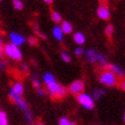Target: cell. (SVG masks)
<instances>
[{
	"label": "cell",
	"instance_id": "obj_34",
	"mask_svg": "<svg viewBox=\"0 0 125 125\" xmlns=\"http://www.w3.org/2000/svg\"><path fill=\"white\" fill-rule=\"evenodd\" d=\"M36 125H46V124H45V123H44V122H42V121H38V122H37V124H36Z\"/></svg>",
	"mask_w": 125,
	"mask_h": 125
},
{
	"label": "cell",
	"instance_id": "obj_28",
	"mask_svg": "<svg viewBox=\"0 0 125 125\" xmlns=\"http://www.w3.org/2000/svg\"><path fill=\"white\" fill-rule=\"evenodd\" d=\"M37 93H38V95H40V96H45V94H46V92L42 90V88H37Z\"/></svg>",
	"mask_w": 125,
	"mask_h": 125
},
{
	"label": "cell",
	"instance_id": "obj_12",
	"mask_svg": "<svg viewBox=\"0 0 125 125\" xmlns=\"http://www.w3.org/2000/svg\"><path fill=\"white\" fill-rule=\"evenodd\" d=\"M61 29L63 31V33L65 34H70L73 30V28H72V24L68 21H62L61 22Z\"/></svg>",
	"mask_w": 125,
	"mask_h": 125
},
{
	"label": "cell",
	"instance_id": "obj_1",
	"mask_svg": "<svg viewBox=\"0 0 125 125\" xmlns=\"http://www.w3.org/2000/svg\"><path fill=\"white\" fill-rule=\"evenodd\" d=\"M47 90H48L49 94L53 99H62L64 98L67 93H68V90L62 86L61 84L56 83V82L47 85Z\"/></svg>",
	"mask_w": 125,
	"mask_h": 125
},
{
	"label": "cell",
	"instance_id": "obj_29",
	"mask_svg": "<svg viewBox=\"0 0 125 125\" xmlns=\"http://www.w3.org/2000/svg\"><path fill=\"white\" fill-rule=\"evenodd\" d=\"M5 55L4 53V46H2V44H0V57H2Z\"/></svg>",
	"mask_w": 125,
	"mask_h": 125
},
{
	"label": "cell",
	"instance_id": "obj_18",
	"mask_svg": "<svg viewBox=\"0 0 125 125\" xmlns=\"http://www.w3.org/2000/svg\"><path fill=\"white\" fill-rule=\"evenodd\" d=\"M59 125H77V124L75 122H70L68 118L62 117L60 121H59Z\"/></svg>",
	"mask_w": 125,
	"mask_h": 125
},
{
	"label": "cell",
	"instance_id": "obj_10",
	"mask_svg": "<svg viewBox=\"0 0 125 125\" xmlns=\"http://www.w3.org/2000/svg\"><path fill=\"white\" fill-rule=\"evenodd\" d=\"M106 70H109L113 73H115L116 76H121V77H125V71L122 68L117 67L115 64H107L106 65Z\"/></svg>",
	"mask_w": 125,
	"mask_h": 125
},
{
	"label": "cell",
	"instance_id": "obj_13",
	"mask_svg": "<svg viewBox=\"0 0 125 125\" xmlns=\"http://www.w3.org/2000/svg\"><path fill=\"white\" fill-rule=\"evenodd\" d=\"M53 36H54V38L56 39V40H59V42H61V40L63 39L64 33H63V31H62L61 27L56 25V27L54 28V29H53Z\"/></svg>",
	"mask_w": 125,
	"mask_h": 125
},
{
	"label": "cell",
	"instance_id": "obj_9",
	"mask_svg": "<svg viewBox=\"0 0 125 125\" xmlns=\"http://www.w3.org/2000/svg\"><path fill=\"white\" fill-rule=\"evenodd\" d=\"M84 55L86 57V60L91 63H95L98 61V56H99V53H96L94 49H87L86 52H84Z\"/></svg>",
	"mask_w": 125,
	"mask_h": 125
},
{
	"label": "cell",
	"instance_id": "obj_23",
	"mask_svg": "<svg viewBox=\"0 0 125 125\" xmlns=\"http://www.w3.org/2000/svg\"><path fill=\"white\" fill-rule=\"evenodd\" d=\"M61 57H62V60L64 61V62H67V63H69V62L71 61V57H70V55H69L67 52H62V53H61Z\"/></svg>",
	"mask_w": 125,
	"mask_h": 125
},
{
	"label": "cell",
	"instance_id": "obj_3",
	"mask_svg": "<svg viewBox=\"0 0 125 125\" xmlns=\"http://www.w3.org/2000/svg\"><path fill=\"white\" fill-rule=\"evenodd\" d=\"M99 80H100V83H102L103 85H106L108 87H113L115 85H117V76L109 70H104L100 75Z\"/></svg>",
	"mask_w": 125,
	"mask_h": 125
},
{
	"label": "cell",
	"instance_id": "obj_31",
	"mask_svg": "<svg viewBox=\"0 0 125 125\" xmlns=\"http://www.w3.org/2000/svg\"><path fill=\"white\" fill-rule=\"evenodd\" d=\"M21 68H22L23 71H28V65L27 64H22L21 65Z\"/></svg>",
	"mask_w": 125,
	"mask_h": 125
},
{
	"label": "cell",
	"instance_id": "obj_26",
	"mask_svg": "<svg viewBox=\"0 0 125 125\" xmlns=\"http://www.w3.org/2000/svg\"><path fill=\"white\" fill-rule=\"evenodd\" d=\"M7 61H5V60H1L0 61V70L2 71V70H5L6 69V67H7Z\"/></svg>",
	"mask_w": 125,
	"mask_h": 125
},
{
	"label": "cell",
	"instance_id": "obj_30",
	"mask_svg": "<svg viewBox=\"0 0 125 125\" xmlns=\"http://www.w3.org/2000/svg\"><path fill=\"white\" fill-rule=\"evenodd\" d=\"M121 87H122V90H124L125 91V79L121 82Z\"/></svg>",
	"mask_w": 125,
	"mask_h": 125
},
{
	"label": "cell",
	"instance_id": "obj_11",
	"mask_svg": "<svg viewBox=\"0 0 125 125\" xmlns=\"http://www.w3.org/2000/svg\"><path fill=\"white\" fill-rule=\"evenodd\" d=\"M10 91L13 92V93L17 94V95H23V93H24V86H23L22 83L17 82V83H15L13 86H11Z\"/></svg>",
	"mask_w": 125,
	"mask_h": 125
},
{
	"label": "cell",
	"instance_id": "obj_24",
	"mask_svg": "<svg viewBox=\"0 0 125 125\" xmlns=\"http://www.w3.org/2000/svg\"><path fill=\"white\" fill-rule=\"evenodd\" d=\"M29 44L31 46H36L38 44V39L36 38V37H29Z\"/></svg>",
	"mask_w": 125,
	"mask_h": 125
},
{
	"label": "cell",
	"instance_id": "obj_17",
	"mask_svg": "<svg viewBox=\"0 0 125 125\" xmlns=\"http://www.w3.org/2000/svg\"><path fill=\"white\" fill-rule=\"evenodd\" d=\"M0 125H8V117L5 111L0 110Z\"/></svg>",
	"mask_w": 125,
	"mask_h": 125
},
{
	"label": "cell",
	"instance_id": "obj_21",
	"mask_svg": "<svg viewBox=\"0 0 125 125\" xmlns=\"http://www.w3.org/2000/svg\"><path fill=\"white\" fill-rule=\"evenodd\" d=\"M104 32H106V34L108 36V37H111V36H113V32H114V27H113L111 24L107 25V27H106V30H104Z\"/></svg>",
	"mask_w": 125,
	"mask_h": 125
},
{
	"label": "cell",
	"instance_id": "obj_7",
	"mask_svg": "<svg viewBox=\"0 0 125 125\" xmlns=\"http://www.w3.org/2000/svg\"><path fill=\"white\" fill-rule=\"evenodd\" d=\"M9 39H10V44L17 46V47L23 45V44L25 42V38L23 37L22 34L16 33V32H11V33L9 34Z\"/></svg>",
	"mask_w": 125,
	"mask_h": 125
},
{
	"label": "cell",
	"instance_id": "obj_35",
	"mask_svg": "<svg viewBox=\"0 0 125 125\" xmlns=\"http://www.w3.org/2000/svg\"><path fill=\"white\" fill-rule=\"evenodd\" d=\"M0 44H2V37L0 36Z\"/></svg>",
	"mask_w": 125,
	"mask_h": 125
},
{
	"label": "cell",
	"instance_id": "obj_8",
	"mask_svg": "<svg viewBox=\"0 0 125 125\" xmlns=\"http://www.w3.org/2000/svg\"><path fill=\"white\" fill-rule=\"evenodd\" d=\"M96 14H98L99 19L104 20V21L110 19L109 8H108V6H104V5H100V6H99L98 10H96Z\"/></svg>",
	"mask_w": 125,
	"mask_h": 125
},
{
	"label": "cell",
	"instance_id": "obj_27",
	"mask_svg": "<svg viewBox=\"0 0 125 125\" xmlns=\"http://www.w3.org/2000/svg\"><path fill=\"white\" fill-rule=\"evenodd\" d=\"M32 85H33V87L36 88V90L40 87V83H39V80H38V79H36V78H34V79L32 80Z\"/></svg>",
	"mask_w": 125,
	"mask_h": 125
},
{
	"label": "cell",
	"instance_id": "obj_6",
	"mask_svg": "<svg viewBox=\"0 0 125 125\" xmlns=\"http://www.w3.org/2000/svg\"><path fill=\"white\" fill-rule=\"evenodd\" d=\"M9 99H10L13 102L15 103L17 107H20L22 110H24V111H27L28 109H29V107H28V103L25 102V100L23 99L22 95H17L15 94V93H13V92H9Z\"/></svg>",
	"mask_w": 125,
	"mask_h": 125
},
{
	"label": "cell",
	"instance_id": "obj_19",
	"mask_svg": "<svg viewBox=\"0 0 125 125\" xmlns=\"http://www.w3.org/2000/svg\"><path fill=\"white\" fill-rule=\"evenodd\" d=\"M13 6L17 10H22L23 9V2L22 0H13Z\"/></svg>",
	"mask_w": 125,
	"mask_h": 125
},
{
	"label": "cell",
	"instance_id": "obj_15",
	"mask_svg": "<svg viewBox=\"0 0 125 125\" xmlns=\"http://www.w3.org/2000/svg\"><path fill=\"white\" fill-rule=\"evenodd\" d=\"M54 82H56V80H55V77H54L52 73L47 72V73H45V75H44V83L46 84V86H47V85H49V84L54 83Z\"/></svg>",
	"mask_w": 125,
	"mask_h": 125
},
{
	"label": "cell",
	"instance_id": "obj_33",
	"mask_svg": "<svg viewBox=\"0 0 125 125\" xmlns=\"http://www.w3.org/2000/svg\"><path fill=\"white\" fill-rule=\"evenodd\" d=\"M42 1H44V2H46V4H52V2H53V0H42Z\"/></svg>",
	"mask_w": 125,
	"mask_h": 125
},
{
	"label": "cell",
	"instance_id": "obj_25",
	"mask_svg": "<svg viewBox=\"0 0 125 125\" xmlns=\"http://www.w3.org/2000/svg\"><path fill=\"white\" fill-rule=\"evenodd\" d=\"M84 54V49L82 48V47H77L76 49H75V55L76 56H82Z\"/></svg>",
	"mask_w": 125,
	"mask_h": 125
},
{
	"label": "cell",
	"instance_id": "obj_2",
	"mask_svg": "<svg viewBox=\"0 0 125 125\" xmlns=\"http://www.w3.org/2000/svg\"><path fill=\"white\" fill-rule=\"evenodd\" d=\"M4 53L6 56L14 61H21L22 60V53L17 46L13 45V44H7L4 46Z\"/></svg>",
	"mask_w": 125,
	"mask_h": 125
},
{
	"label": "cell",
	"instance_id": "obj_5",
	"mask_svg": "<svg viewBox=\"0 0 125 125\" xmlns=\"http://www.w3.org/2000/svg\"><path fill=\"white\" fill-rule=\"evenodd\" d=\"M84 90H85V84H84L83 80L77 79L75 82H72L68 87V92L72 95H78L80 93H83Z\"/></svg>",
	"mask_w": 125,
	"mask_h": 125
},
{
	"label": "cell",
	"instance_id": "obj_14",
	"mask_svg": "<svg viewBox=\"0 0 125 125\" xmlns=\"http://www.w3.org/2000/svg\"><path fill=\"white\" fill-rule=\"evenodd\" d=\"M73 40H75V42H76L77 45H83V44H85V42H86V38H85L84 33H82V32H76L75 36H73Z\"/></svg>",
	"mask_w": 125,
	"mask_h": 125
},
{
	"label": "cell",
	"instance_id": "obj_20",
	"mask_svg": "<svg viewBox=\"0 0 125 125\" xmlns=\"http://www.w3.org/2000/svg\"><path fill=\"white\" fill-rule=\"evenodd\" d=\"M103 94H104V91H103V90H99L98 88V90H95V91L93 92V98L94 99H100Z\"/></svg>",
	"mask_w": 125,
	"mask_h": 125
},
{
	"label": "cell",
	"instance_id": "obj_37",
	"mask_svg": "<svg viewBox=\"0 0 125 125\" xmlns=\"http://www.w3.org/2000/svg\"><path fill=\"white\" fill-rule=\"evenodd\" d=\"M0 1H1V0H0Z\"/></svg>",
	"mask_w": 125,
	"mask_h": 125
},
{
	"label": "cell",
	"instance_id": "obj_32",
	"mask_svg": "<svg viewBox=\"0 0 125 125\" xmlns=\"http://www.w3.org/2000/svg\"><path fill=\"white\" fill-rule=\"evenodd\" d=\"M99 1L101 5H104V6H107V2H108V0H99Z\"/></svg>",
	"mask_w": 125,
	"mask_h": 125
},
{
	"label": "cell",
	"instance_id": "obj_16",
	"mask_svg": "<svg viewBox=\"0 0 125 125\" xmlns=\"http://www.w3.org/2000/svg\"><path fill=\"white\" fill-rule=\"evenodd\" d=\"M51 19H52V21L53 22H55L57 24V23H61L62 22V16L57 13V11L55 10H52L51 11Z\"/></svg>",
	"mask_w": 125,
	"mask_h": 125
},
{
	"label": "cell",
	"instance_id": "obj_36",
	"mask_svg": "<svg viewBox=\"0 0 125 125\" xmlns=\"http://www.w3.org/2000/svg\"><path fill=\"white\" fill-rule=\"evenodd\" d=\"M123 119H124V123H125V113H124V117H123Z\"/></svg>",
	"mask_w": 125,
	"mask_h": 125
},
{
	"label": "cell",
	"instance_id": "obj_22",
	"mask_svg": "<svg viewBox=\"0 0 125 125\" xmlns=\"http://www.w3.org/2000/svg\"><path fill=\"white\" fill-rule=\"evenodd\" d=\"M25 118H27V122L29 124H32V122H33V116H32V114L30 113L29 109L25 111Z\"/></svg>",
	"mask_w": 125,
	"mask_h": 125
},
{
	"label": "cell",
	"instance_id": "obj_4",
	"mask_svg": "<svg viewBox=\"0 0 125 125\" xmlns=\"http://www.w3.org/2000/svg\"><path fill=\"white\" fill-rule=\"evenodd\" d=\"M77 101L85 109H93L94 108V101H93V99H92V96L86 94V93H80V94L77 95Z\"/></svg>",
	"mask_w": 125,
	"mask_h": 125
}]
</instances>
